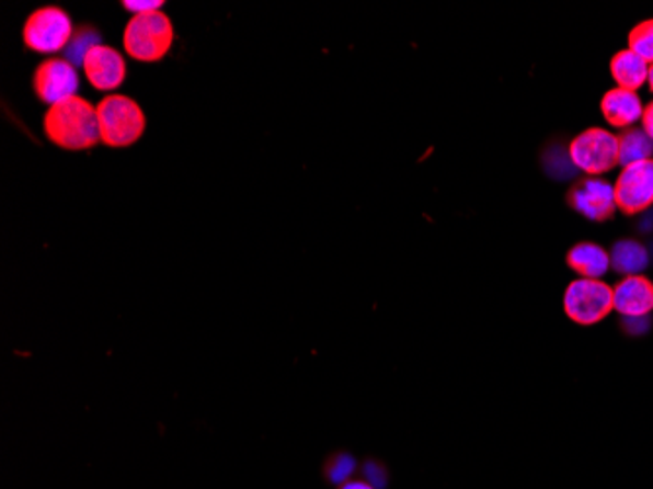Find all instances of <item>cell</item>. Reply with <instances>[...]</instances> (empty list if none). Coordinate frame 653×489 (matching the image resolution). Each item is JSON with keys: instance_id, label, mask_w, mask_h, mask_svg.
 Masks as SVG:
<instances>
[{"instance_id": "obj_1", "label": "cell", "mask_w": 653, "mask_h": 489, "mask_svg": "<svg viewBox=\"0 0 653 489\" xmlns=\"http://www.w3.org/2000/svg\"><path fill=\"white\" fill-rule=\"evenodd\" d=\"M47 139L67 151H84L101 144L96 109L81 96L57 102L44 116Z\"/></svg>"}, {"instance_id": "obj_2", "label": "cell", "mask_w": 653, "mask_h": 489, "mask_svg": "<svg viewBox=\"0 0 653 489\" xmlns=\"http://www.w3.org/2000/svg\"><path fill=\"white\" fill-rule=\"evenodd\" d=\"M173 42V22L161 10L136 14L124 32L126 54L144 64L161 61L171 52Z\"/></svg>"}, {"instance_id": "obj_3", "label": "cell", "mask_w": 653, "mask_h": 489, "mask_svg": "<svg viewBox=\"0 0 653 489\" xmlns=\"http://www.w3.org/2000/svg\"><path fill=\"white\" fill-rule=\"evenodd\" d=\"M101 141L106 147H129L137 144L146 132V114L136 100L122 94H110L96 106Z\"/></svg>"}, {"instance_id": "obj_4", "label": "cell", "mask_w": 653, "mask_h": 489, "mask_svg": "<svg viewBox=\"0 0 653 489\" xmlns=\"http://www.w3.org/2000/svg\"><path fill=\"white\" fill-rule=\"evenodd\" d=\"M73 34V22L64 9L42 7L27 16L22 37L36 54H57L67 49Z\"/></svg>"}, {"instance_id": "obj_5", "label": "cell", "mask_w": 653, "mask_h": 489, "mask_svg": "<svg viewBox=\"0 0 653 489\" xmlns=\"http://www.w3.org/2000/svg\"><path fill=\"white\" fill-rule=\"evenodd\" d=\"M563 309L577 326H595L615 309L612 286L593 278H577L565 291Z\"/></svg>"}, {"instance_id": "obj_6", "label": "cell", "mask_w": 653, "mask_h": 489, "mask_svg": "<svg viewBox=\"0 0 653 489\" xmlns=\"http://www.w3.org/2000/svg\"><path fill=\"white\" fill-rule=\"evenodd\" d=\"M570 161L587 177H600L618 167V137L603 127H589L570 144Z\"/></svg>"}, {"instance_id": "obj_7", "label": "cell", "mask_w": 653, "mask_h": 489, "mask_svg": "<svg viewBox=\"0 0 653 489\" xmlns=\"http://www.w3.org/2000/svg\"><path fill=\"white\" fill-rule=\"evenodd\" d=\"M618 209L627 216L642 214L653 206V159L628 164L615 182Z\"/></svg>"}, {"instance_id": "obj_8", "label": "cell", "mask_w": 653, "mask_h": 489, "mask_svg": "<svg viewBox=\"0 0 653 489\" xmlns=\"http://www.w3.org/2000/svg\"><path fill=\"white\" fill-rule=\"evenodd\" d=\"M34 91L37 99L54 106L57 102L73 99L79 91V73L73 64L67 59H46L44 64L37 65L34 73Z\"/></svg>"}, {"instance_id": "obj_9", "label": "cell", "mask_w": 653, "mask_h": 489, "mask_svg": "<svg viewBox=\"0 0 653 489\" xmlns=\"http://www.w3.org/2000/svg\"><path fill=\"white\" fill-rule=\"evenodd\" d=\"M570 204L583 218L591 221H607L618 209L615 184L597 177L583 179L570 192Z\"/></svg>"}, {"instance_id": "obj_10", "label": "cell", "mask_w": 653, "mask_h": 489, "mask_svg": "<svg viewBox=\"0 0 653 489\" xmlns=\"http://www.w3.org/2000/svg\"><path fill=\"white\" fill-rule=\"evenodd\" d=\"M84 75L96 91L112 92L126 81V59L118 49L96 46L84 57Z\"/></svg>"}, {"instance_id": "obj_11", "label": "cell", "mask_w": 653, "mask_h": 489, "mask_svg": "<svg viewBox=\"0 0 653 489\" xmlns=\"http://www.w3.org/2000/svg\"><path fill=\"white\" fill-rule=\"evenodd\" d=\"M612 304L622 318H648L653 311V282L644 274L625 276L612 286Z\"/></svg>"}, {"instance_id": "obj_12", "label": "cell", "mask_w": 653, "mask_h": 489, "mask_svg": "<svg viewBox=\"0 0 653 489\" xmlns=\"http://www.w3.org/2000/svg\"><path fill=\"white\" fill-rule=\"evenodd\" d=\"M600 112L608 124L618 129H630V127L642 122L644 116V104L638 96V92L625 91V89H612L600 100Z\"/></svg>"}, {"instance_id": "obj_13", "label": "cell", "mask_w": 653, "mask_h": 489, "mask_svg": "<svg viewBox=\"0 0 653 489\" xmlns=\"http://www.w3.org/2000/svg\"><path fill=\"white\" fill-rule=\"evenodd\" d=\"M568 264L581 278L600 281L610 269V254L600 244L583 241L570 249Z\"/></svg>"}, {"instance_id": "obj_14", "label": "cell", "mask_w": 653, "mask_h": 489, "mask_svg": "<svg viewBox=\"0 0 653 489\" xmlns=\"http://www.w3.org/2000/svg\"><path fill=\"white\" fill-rule=\"evenodd\" d=\"M648 73H650V64H645L640 55H635L630 49H622L610 59V75L617 81L618 89L640 91L644 84H648Z\"/></svg>"}, {"instance_id": "obj_15", "label": "cell", "mask_w": 653, "mask_h": 489, "mask_svg": "<svg viewBox=\"0 0 653 489\" xmlns=\"http://www.w3.org/2000/svg\"><path fill=\"white\" fill-rule=\"evenodd\" d=\"M608 254H610V269H615V272L622 276L642 274L650 263L648 249L634 239H620L612 244V251Z\"/></svg>"}, {"instance_id": "obj_16", "label": "cell", "mask_w": 653, "mask_h": 489, "mask_svg": "<svg viewBox=\"0 0 653 489\" xmlns=\"http://www.w3.org/2000/svg\"><path fill=\"white\" fill-rule=\"evenodd\" d=\"M653 141L642 127H630L618 137V164L625 169L628 164L652 161Z\"/></svg>"}, {"instance_id": "obj_17", "label": "cell", "mask_w": 653, "mask_h": 489, "mask_svg": "<svg viewBox=\"0 0 653 489\" xmlns=\"http://www.w3.org/2000/svg\"><path fill=\"white\" fill-rule=\"evenodd\" d=\"M101 46V34L94 26H79L75 30L73 37L69 42V46L65 49V57L69 64H73L75 67H82L84 64V57L91 54L94 47Z\"/></svg>"}, {"instance_id": "obj_18", "label": "cell", "mask_w": 653, "mask_h": 489, "mask_svg": "<svg viewBox=\"0 0 653 489\" xmlns=\"http://www.w3.org/2000/svg\"><path fill=\"white\" fill-rule=\"evenodd\" d=\"M356 468H358V464L351 454H331L323 464V478L333 486H343L346 481L353 480Z\"/></svg>"}, {"instance_id": "obj_19", "label": "cell", "mask_w": 653, "mask_h": 489, "mask_svg": "<svg viewBox=\"0 0 653 489\" xmlns=\"http://www.w3.org/2000/svg\"><path fill=\"white\" fill-rule=\"evenodd\" d=\"M628 49L640 55L645 64H653V19L640 22L628 36Z\"/></svg>"}, {"instance_id": "obj_20", "label": "cell", "mask_w": 653, "mask_h": 489, "mask_svg": "<svg viewBox=\"0 0 653 489\" xmlns=\"http://www.w3.org/2000/svg\"><path fill=\"white\" fill-rule=\"evenodd\" d=\"M363 480L373 484L376 489H383L390 484L388 468L383 464L376 463V460H368L363 466Z\"/></svg>"}, {"instance_id": "obj_21", "label": "cell", "mask_w": 653, "mask_h": 489, "mask_svg": "<svg viewBox=\"0 0 653 489\" xmlns=\"http://www.w3.org/2000/svg\"><path fill=\"white\" fill-rule=\"evenodd\" d=\"M163 4V0H144V2H137V0H124V2H122V7L129 10V12H134V16H136V14H146V12L161 10Z\"/></svg>"}, {"instance_id": "obj_22", "label": "cell", "mask_w": 653, "mask_h": 489, "mask_svg": "<svg viewBox=\"0 0 653 489\" xmlns=\"http://www.w3.org/2000/svg\"><path fill=\"white\" fill-rule=\"evenodd\" d=\"M642 129H644L648 137L653 141V102H650L644 109V116H642Z\"/></svg>"}, {"instance_id": "obj_23", "label": "cell", "mask_w": 653, "mask_h": 489, "mask_svg": "<svg viewBox=\"0 0 653 489\" xmlns=\"http://www.w3.org/2000/svg\"><path fill=\"white\" fill-rule=\"evenodd\" d=\"M339 489H376L373 484H368L366 480H348L343 486H339Z\"/></svg>"}, {"instance_id": "obj_24", "label": "cell", "mask_w": 653, "mask_h": 489, "mask_svg": "<svg viewBox=\"0 0 653 489\" xmlns=\"http://www.w3.org/2000/svg\"><path fill=\"white\" fill-rule=\"evenodd\" d=\"M648 87H650L653 94V64L650 65V73H648Z\"/></svg>"}]
</instances>
